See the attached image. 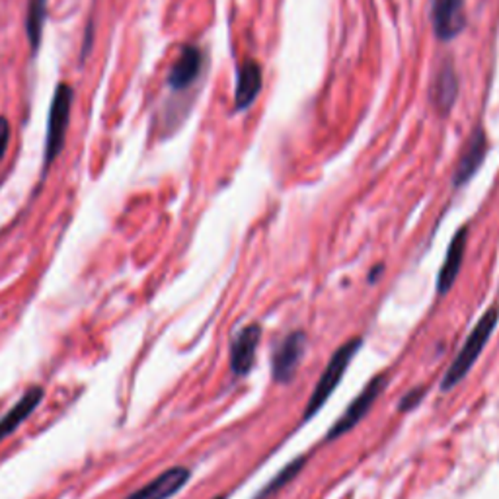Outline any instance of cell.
<instances>
[{"mask_svg": "<svg viewBox=\"0 0 499 499\" xmlns=\"http://www.w3.org/2000/svg\"><path fill=\"white\" fill-rule=\"evenodd\" d=\"M73 88L69 84H59L55 90V96L49 109L48 121V141H45V168H49L55 158L59 156L65 146L66 129L71 121V108H73Z\"/></svg>", "mask_w": 499, "mask_h": 499, "instance_id": "cell-3", "label": "cell"}, {"mask_svg": "<svg viewBox=\"0 0 499 499\" xmlns=\"http://www.w3.org/2000/svg\"><path fill=\"white\" fill-rule=\"evenodd\" d=\"M45 14H48V0H30L28 4V18H26V30H28V39L33 51H38L43 24H45Z\"/></svg>", "mask_w": 499, "mask_h": 499, "instance_id": "cell-15", "label": "cell"}, {"mask_svg": "<svg viewBox=\"0 0 499 499\" xmlns=\"http://www.w3.org/2000/svg\"><path fill=\"white\" fill-rule=\"evenodd\" d=\"M259 339H262V326L259 324L244 326L232 339L231 369L234 374H238V377H242V374H248L252 371Z\"/></svg>", "mask_w": 499, "mask_h": 499, "instance_id": "cell-7", "label": "cell"}, {"mask_svg": "<svg viewBox=\"0 0 499 499\" xmlns=\"http://www.w3.org/2000/svg\"><path fill=\"white\" fill-rule=\"evenodd\" d=\"M464 6H467V0H433L431 3V26L439 39H455L467 28Z\"/></svg>", "mask_w": 499, "mask_h": 499, "instance_id": "cell-5", "label": "cell"}, {"mask_svg": "<svg viewBox=\"0 0 499 499\" xmlns=\"http://www.w3.org/2000/svg\"><path fill=\"white\" fill-rule=\"evenodd\" d=\"M304 462H306V460H304V457L294 459V460H293L291 464H287V467L283 468V470L276 476V478L271 480V482L264 487V490L259 492L254 499H267V497H271L274 494H277L283 486H287V484L294 478V476L299 474V470L304 467Z\"/></svg>", "mask_w": 499, "mask_h": 499, "instance_id": "cell-16", "label": "cell"}, {"mask_svg": "<svg viewBox=\"0 0 499 499\" xmlns=\"http://www.w3.org/2000/svg\"><path fill=\"white\" fill-rule=\"evenodd\" d=\"M497 322H499V306H490V309L482 314V319L478 320V324H476L470 336L467 337V342H464V346L460 347L455 361L451 363V367L443 377V384H441V389L443 390L455 389L457 384L467 377L470 369L474 367L476 359L482 355L484 347L487 346V342H490Z\"/></svg>", "mask_w": 499, "mask_h": 499, "instance_id": "cell-1", "label": "cell"}, {"mask_svg": "<svg viewBox=\"0 0 499 499\" xmlns=\"http://www.w3.org/2000/svg\"><path fill=\"white\" fill-rule=\"evenodd\" d=\"M8 141H10V123L6 118H0V161L8 149Z\"/></svg>", "mask_w": 499, "mask_h": 499, "instance_id": "cell-17", "label": "cell"}, {"mask_svg": "<svg viewBox=\"0 0 499 499\" xmlns=\"http://www.w3.org/2000/svg\"><path fill=\"white\" fill-rule=\"evenodd\" d=\"M203 69V53L201 49L194 48V45H186L181 49L178 61L174 63L172 71L168 74V84L174 90H186L194 84Z\"/></svg>", "mask_w": 499, "mask_h": 499, "instance_id": "cell-12", "label": "cell"}, {"mask_svg": "<svg viewBox=\"0 0 499 499\" xmlns=\"http://www.w3.org/2000/svg\"><path fill=\"white\" fill-rule=\"evenodd\" d=\"M422 394H424V389H416L410 394H406V398H404V402L400 406L402 410H410V407L416 406L419 402V398H422Z\"/></svg>", "mask_w": 499, "mask_h": 499, "instance_id": "cell-18", "label": "cell"}, {"mask_svg": "<svg viewBox=\"0 0 499 499\" xmlns=\"http://www.w3.org/2000/svg\"><path fill=\"white\" fill-rule=\"evenodd\" d=\"M43 398V389L31 387L24 396H22L20 402L10 410L3 419H0V441H4L8 435H13L14 431L26 422L31 416V412L36 410Z\"/></svg>", "mask_w": 499, "mask_h": 499, "instance_id": "cell-14", "label": "cell"}, {"mask_svg": "<svg viewBox=\"0 0 499 499\" xmlns=\"http://www.w3.org/2000/svg\"><path fill=\"white\" fill-rule=\"evenodd\" d=\"M217 499H224V497H217Z\"/></svg>", "mask_w": 499, "mask_h": 499, "instance_id": "cell-19", "label": "cell"}, {"mask_svg": "<svg viewBox=\"0 0 499 499\" xmlns=\"http://www.w3.org/2000/svg\"><path fill=\"white\" fill-rule=\"evenodd\" d=\"M486 153H487L486 133L482 127H476L460 153L459 166L455 170V178H452V184H455V188L468 184L472 176L480 170L484 158H486Z\"/></svg>", "mask_w": 499, "mask_h": 499, "instance_id": "cell-8", "label": "cell"}, {"mask_svg": "<svg viewBox=\"0 0 499 499\" xmlns=\"http://www.w3.org/2000/svg\"><path fill=\"white\" fill-rule=\"evenodd\" d=\"M262 66L256 61H246L238 69L236 78V92H234V109L242 111L248 109L258 100L259 92H262Z\"/></svg>", "mask_w": 499, "mask_h": 499, "instance_id": "cell-11", "label": "cell"}, {"mask_svg": "<svg viewBox=\"0 0 499 499\" xmlns=\"http://www.w3.org/2000/svg\"><path fill=\"white\" fill-rule=\"evenodd\" d=\"M361 346H363V339L361 337L349 339L347 344H344L330 357V361H328V365H326V369L322 372V377L319 379V382H316V387H314V392L311 396L309 404H306L304 419L314 417L316 412H319L320 407L328 402V398H330L332 392L337 389V384L342 382L351 359L357 355V351H359Z\"/></svg>", "mask_w": 499, "mask_h": 499, "instance_id": "cell-2", "label": "cell"}, {"mask_svg": "<svg viewBox=\"0 0 499 499\" xmlns=\"http://www.w3.org/2000/svg\"><path fill=\"white\" fill-rule=\"evenodd\" d=\"M459 96V78L451 63H443L429 88V98L439 111H449Z\"/></svg>", "mask_w": 499, "mask_h": 499, "instance_id": "cell-13", "label": "cell"}, {"mask_svg": "<svg viewBox=\"0 0 499 499\" xmlns=\"http://www.w3.org/2000/svg\"><path fill=\"white\" fill-rule=\"evenodd\" d=\"M467 242H468V229L462 226L460 231H457V234L452 236V241L447 248L445 254V262L439 269V277H437V293L445 294L455 285V281L459 279L460 267L464 262V254H467Z\"/></svg>", "mask_w": 499, "mask_h": 499, "instance_id": "cell-9", "label": "cell"}, {"mask_svg": "<svg viewBox=\"0 0 499 499\" xmlns=\"http://www.w3.org/2000/svg\"><path fill=\"white\" fill-rule=\"evenodd\" d=\"M189 482V470L184 467H174L156 476L153 482L143 486L141 490L125 499H170Z\"/></svg>", "mask_w": 499, "mask_h": 499, "instance_id": "cell-10", "label": "cell"}, {"mask_svg": "<svg viewBox=\"0 0 499 499\" xmlns=\"http://www.w3.org/2000/svg\"><path fill=\"white\" fill-rule=\"evenodd\" d=\"M387 384H389V374L387 372L377 374V377H374L367 384V387L359 392L357 398L346 407V412L342 414V417H339L337 422L332 425V429L328 431L326 441L342 437V435L347 433V431L354 429L357 424H361L363 417H365L371 412V407L374 406V402H377V398L382 394V390L387 389Z\"/></svg>", "mask_w": 499, "mask_h": 499, "instance_id": "cell-4", "label": "cell"}, {"mask_svg": "<svg viewBox=\"0 0 499 499\" xmlns=\"http://www.w3.org/2000/svg\"><path fill=\"white\" fill-rule=\"evenodd\" d=\"M306 347V336L302 332L289 334L283 342L277 346L274 359H271V372L279 384H287L294 379L301 361L304 357Z\"/></svg>", "mask_w": 499, "mask_h": 499, "instance_id": "cell-6", "label": "cell"}]
</instances>
